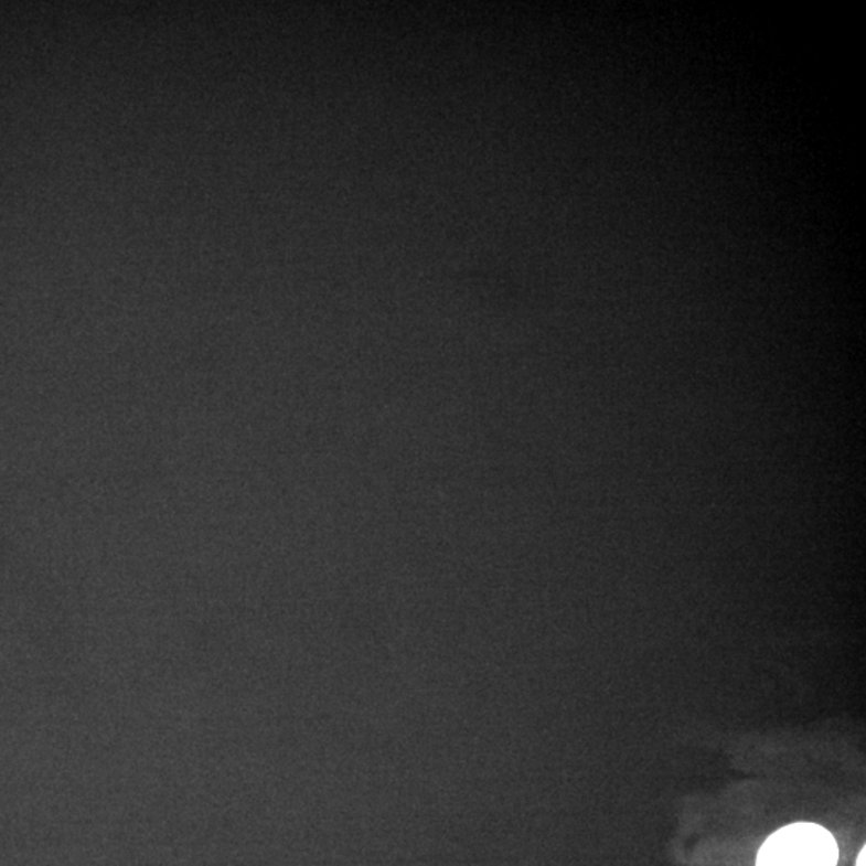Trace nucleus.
<instances>
[{
    "mask_svg": "<svg viewBox=\"0 0 866 866\" xmlns=\"http://www.w3.org/2000/svg\"><path fill=\"white\" fill-rule=\"evenodd\" d=\"M836 840L815 823H793L770 834L758 852L756 866H836Z\"/></svg>",
    "mask_w": 866,
    "mask_h": 866,
    "instance_id": "obj_1",
    "label": "nucleus"
},
{
    "mask_svg": "<svg viewBox=\"0 0 866 866\" xmlns=\"http://www.w3.org/2000/svg\"><path fill=\"white\" fill-rule=\"evenodd\" d=\"M865 854L866 849H862L860 855H858L857 866H865Z\"/></svg>",
    "mask_w": 866,
    "mask_h": 866,
    "instance_id": "obj_2",
    "label": "nucleus"
}]
</instances>
